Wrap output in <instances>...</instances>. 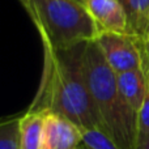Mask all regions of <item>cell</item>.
Masks as SVG:
<instances>
[{
  "instance_id": "1",
  "label": "cell",
  "mask_w": 149,
  "mask_h": 149,
  "mask_svg": "<svg viewBox=\"0 0 149 149\" xmlns=\"http://www.w3.org/2000/svg\"><path fill=\"white\" fill-rule=\"evenodd\" d=\"M85 43L62 50L43 46V73L29 111L56 113L72 120L82 131L97 128L105 132L81 71Z\"/></svg>"
},
{
  "instance_id": "2",
  "label": "cell",
  "mask_w": 149,
  "mask_h": 149,
  "mask_svg": "<svg viewBox=\"0 0 149 149\" xmlns=\"http://www.w3.org/2000/svg\"><path fill=\"white\" fill-rule=\"evenodd\" d=\"M81 71L105 132L119 149H136L137 114L122 98L115 71L109 65L94 39L85 43Z\"/></svg>"
},
{
  "instance_id": "3",
  "label": "cell",
  "mask_w": 149,
  "mask_h": 149,
  "mask_svg": "<svg viewBox=\"0 0 149 149\" xmlns=\"http://www.w3.org/2000/svg\"><path fill=\"white\" fill-rule=\"evenodd\" d=\"M29 16L43 46L55 50L93 41L101 31L86 5L77 0H30Z\"/></svg>"
},
{
  "instance_id": "4",
  "label": "cell",
  "mask_w": 149,
  "mask_h": 149,
  "mask_svg": "<svg viewBox=\"0 0 149 149\" xmlns=\"http://www.w3.org/2000/svg\"><path fill=\"white\" fill-rule=\"evenodd\" d=\"M109 65L122 73L131 70H145L147 43L135 34H120L101 30L94 39Z\"/></svg>"
},
{
  "instance_id": "5",
  "label": "cell",
  "mask_w": 149,
  "mask_h": 149,
  "mask_svg": "<svg viewBox=\"0 0 149 149\" xmlns=\"http://www.w3.org/2000/svg\"><path fill=\"white\" fill-rule=\"evenodd\" d=\"M82 144V130L56 113H45L42 149H76Z\"/></svg>"
},
{
  "instance_id": "6",
  "label": "cell",
  "mask_w": 149,
  "mask_h": 149,
  "mask_svg": "<svg viewBox=\"0 0 149 149\" xmlns=\"http://www.w3.org/2000/svg\"><path fill=\"white\" fill-rule=\"evenodd\" d=\"M86 8L100 30L131 34L128 17L119 0H86Z\"/></svg>"
},
{
  "instance_id": "7",
  "label": "cell",
  "mask_w": 149,
  "mask_h": 149,
  "mask_svg": "<svg viewBox=\"0 0 149 149\" xmlns=\"http://www.w3.org/2000/svg\"><path fill=\"white\" fill-rule=\"evenodd\" d=\"M118 88L124 102L135 111L139 113L149 85V70L144 68L131 70L122 73H116Z\"/></svg>"
},
{
  "instance_id": "8",
  "label": "cell",
  "mask_w": 149,
  "mask_h": 149,
  "mask_svg": "<svg viewBox=\"0 0 149 149\" xmlns=\"http://www.w3.org/2000/svg\"><path fill=\"white\" fill-rule=\"evenodd\" d=\"M21 149H42L45 113L26 111L21 116Z\"/></svg>"
},
{
  "instance_id": "9",
  "label": "cell",
  "mask_w": 149,
  "mask_h": 149,
  "mask_svg": "<svg viewBox=\"0 0 149 149\" xmlns=\"http://www.w3.org/2000/svg\"><path fill=\"white\" fill-rule=\"evenodd\" d=\"M128 17L131 34L144 39L149 26V0H119Z\"/></svg>"
},
{
  "instance_id": "10",
  "label": "cell",
  "mask_w": 149,
  "mask_h": 149,
  "mask_svg": "<svg viewBox=\"0 0 149 149\" xmlns=\"http://www.w3.org/2000/svg\"><path fill=\"white\" fill-rule=\"evenodd\" d=\"M21 116L0 124V149H21Z\"/></svg>"
},
{
  "instance_id": "11",
  "label": "cell",
  "mask_w": 149,
  "mask_h": 149,
  "mask_svg": "<svg viewBox=\"0 0 149 149\" xmlns=\"http://www.w3.org/2000/svg\"><path fill=\"white\" fill-rule=\"evenodd\" d=\"M82 145L88 149H119L106 132L97 128L82 131Z\"/></svg>"
},
{
  "instance_id": "12",
  "label": "cell",
  "mask_w": 149,
  "mask_h": 149,
  "mask_svg": "<svg viewBox=\"0 0 149 149\" xmlns=\"http://www.w3.org/2000/svg\"><path fill=\"white\" fill-rule=\"evenodd\" d=\"M137 130L139 134H149V85L144 102L137 113Z\"/></svg>"
},
{
  "instance_id": "13",
  "label": "cell",
  "mask_w": 149,
  "mask_h": 149,
  "mask_svg": "<svg viewBox=\"0 0 149 149\" xmlns=\"http://www.w3.org/2000/svg\"><path fill=\"white\" fill-rule=\"evenodd\" d=\"M136 149H149V134H137Z\"/></svg>"
},
{
  "instance_id": "14",
  "label": "cell",
  "mask_w": 149,
  "mask_h": 149,
  "mask_svg": "<svg viewBox=\"0 0 149 149\" xmlns=\"http://www.w3.org/2000/svg\"><path fill=\"white\" fill-rule=\"evenodd\" d=\"M21 4L24 5V8L26 9V12H30V0H20Z\"/></svg>"
},
{
  "instance_id": "15",
  "label": "cell",
  "mask_w": 149,
  "mask_h": 149,
  "mask_svg": "<svg viewBox=\"0 0 149 149\" xmlns=\"http://www.w3.org/2000/svg\"><path fill=\"white\" fill-rule=\"evenodd\" d=\"M144 41H145V43H147L148 46H149V26H148V30H147V36H145Z\"/></svg>"
},
{
  "instance_id": "16",
  "label": "cell",
  "mask_w": 149,
  "mask_h": 149,
  "mask_svg": "<svg viewBox=\"0 0 149 149\" xmlns=\"http://www.w3.org/2000/svg\"><path fill=\"white\" fill-rule=\"evenodd\" d=\"M77 1H80V3H81V4L86 5V0H77Z\"/></svg>"
},
{
  "instance_id": "17",
  "label": "cell",
  "mask_w": 149,
  "mask_h": 149,
  "mask_svg": "<svg viewBox=\"0 0 149 149\" xmlns=\"http://www.w3.org/2000/svg\"><path fill=\"white\" fill-rule=\"evenodd\" d=\"M76 149H85V147H84V145H82V144H81V145H80V147H79V148H76Z\"/></svg>"
},
{
  "instance_id": "18",
  "label": "cell",
  "mask_w": 149,
  "mask_h": 149,
  "mask_svg": "<svg viewBox=\"0 0 149 149\" xmlns=\"http://www.w3.org/2000/svg\"><path fill=\"white\" fill-rule=\"evenodd\" d=\"M85 149H88V148H85Z\"/></svg>"
}]
</instances>
